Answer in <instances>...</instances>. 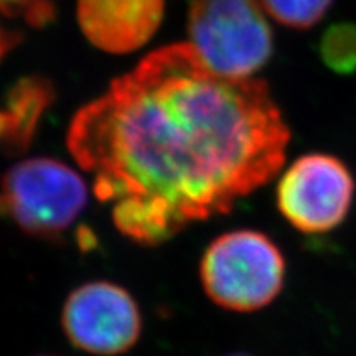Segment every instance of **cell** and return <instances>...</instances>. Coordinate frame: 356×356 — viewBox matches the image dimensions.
<instances>
[{
  "label": "cell",
  "instance_id": "4",
  "mask_svg": "<svg viewBox=\"0 0 356 356\" xmlns=\"http://www.w3.org/2000/svg\"><path fill=\"white\" fill-rule=\"evenodd\" d=\"M86 203V181L56 159L20 160L0 181V216L10 218L33 238H63Z\"/></svg>",
  "mask_w": 356,
  "mask_h": 356
},
{
  "label": "cell",
  "instance_id": "11",
  "mask_svg": "<svg viewBox=\"0 0 356 356\" xmlns=\"http://www.w3.org/2000/svg\"><path fill=\"white\" fill-rule=\"evenodd\" d=\"M0 15L43 29L55 20L56 0H0Z\"/></svg>",
  "mask_w": 356,
  "mask_h": 356
},
{
  "label": "cell",
  "instance_id": "2",
  "mask_svg": "<svg viewBox=\"0 0 356 356\" xmlns=\"http://www.w3.org/2000/svg\"><path fill=\"white\" fill-rule=\"evenodd\" d=\"M200 280L216 305L256 312L270 305L286 282V257L269 236L254 229L225 233L207 248Z\"/></svg>",
  "mask_w": 356,
  "mask_h": 356
},
{
  "label": "cell",
  "instance_id": "3",
  "mask_svg": "<svg viewBox=\"0 0 356 356\" xmlns=\"http://www.w3.org/2000/svg\"><path fill=\"white\" fill-rule=\"evenodd\" d=\"M188 38L220 76L249 79L269 63L274 35L257 0H191Z\"/></svg>",
  "mask_w": 356,
  "mask_h": 356
},
{
  "label": "cell",
  "instance_id": "5",
  "mask_svg": "<svg viewBox=\"0 0 356 356\" xmlns=\"http://www.w3.org/2000/svg\"><path fill=\"white\" fill-rule=\"evenodd\" d=\"M356 184L337 155H300L279 178L275 202L280 215L304 234H325L343 225L353 207Z\"/></svg>",
  "mask_w": 356,
  "mask_h": 356
},
{
  "label": "cell",
  "instance_id": "8",
  "mask_svg": "<svg viewBox=\"0 0 356 356\" xmlns=\"http://www.w3.org/2000/svg\"><path fill=\"white\" fill-rule=\"evenodd\" d=\"M55 101V88L48 78L17 79L0 102V150L19 155L29 150L44 113Z\"/></svg>",
  "mask_w": 356,
  "mask_h": 356
},
{
  "label": "cell",
  "instance_id": "7",
  "mask_svg": "<svg viewBox=\"0 0 356 356\" xmlns=\"http://www.w3.org/2000/svg\"><path fill=\"white\" fill-rule=\"evenodd\" d=\"M165 0H78L79 29L97 50L132 53L149 42L162 24Z\"/></svg>",
  "mask_w": 356,
  "mask_h": 356
},
{
  "label": "cell",
  "instance_id": "6",
  "mask_svg": "<svg viewBox=\"0 0 356 356\" xmlns=\"http://www.w3.org/2000/svg\"><path fill=\"white\" fill-rule=\"evenodd\" d=\"M71 345L96 356L122 355L139 341L142 314L126 289L95 280L74 289L61 312Z\"/></svg>",
  "mask_w": 356,
  "mask_h": 356
},
{
  "label": "cell",
  "instance_id": "13",
  "mask_svg": "<svg viewBox=\"0 0 356 356\" xmlns=\"http://www.w3.org/2000/svg\"><path fill=\"white\" fill-rule=\"evenodd\" d=\"M231 356H249V355H231Z\"/></svg>",
  "mask_w": 356,
  "mask_h": 356
},
{
  "label": "cell",
  "instance_id": "9",
  "mask_svg": "<svg viewBox=\"0 0 356 356\" xmlns=\"http://www.w3.org/2000/svg\"><path fill=\"white\" fill-rule=\"evenodd\" d=\"M322 63L340 76L356 73V25L351 22L332 24L318 42Z\"/></svg>",
  "mask_w": 356,
  "mask_h": 356
},
{
  "label": "cell",
  "instance_id": "12",
  "mask_svg": "<svg viewBox=\"0 0 356 356\" xmlns=\"http://www.w3.org/2000/svg\"><path fill=\"white\" fill-rule=\"evenodd\" d=\"M22 33L19 32H12V30H6L2 29L0 25V61L3 60V56L8 55L13 48L17 47L22 42Z\"/></svg>",
  "mask_w": 356,
  "mask_h": 356
},
{
  "label": "cell",
  "instance_id": "10",
  "mask_svg": "<svg viewBox=\"0 0 356 356\" xmlns=\"http://www.w3.org/2000/svg\"><path fill=\"white\" fill-rule=\"evenodd\" d=\"M335 0H259L261 7L280 25L310 30L327 15Z\"/></svg>",
  "mask_w": 356,
  "mask_h": 356
},
{
  "label": "cell",
  "instance_id": "1",
  "mask_svg": "<svg viewBox=\"0 0 356 356\" xmlns=\"http://www.w3.org/2000/svg\"><path fill=\"white\" fill-rule=\"evenodd\" d=\"M289 142L267 83L220 76L190 43L142 58L73 115L66 136L115 228L142 246L229 213L277 175Z\"/></svg>",
  "mask_w": 356,
  "mask_h": 356
}]
</instances>
